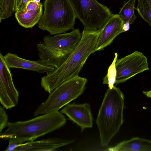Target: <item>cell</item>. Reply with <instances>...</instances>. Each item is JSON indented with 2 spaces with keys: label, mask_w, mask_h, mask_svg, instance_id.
I'll use <instances>...</instances> for the list:
<instances>
[{
  "label": "cell",
  "mask_w": 151,
  "mask_h": 151,
  "mask_svg": "<svg viewBox=\"0 0 151 151\" xmlns=\"http://www.w3.org/2000/svg\"><path fill=\"white\" fill-rule=\"evenodd\" d=\"M100 29L83 30L80 41L67 59L58 68L46 73L40 81L42 87L49 93L62 83L78 74L87 58L96 51Z\"/></svg>",
  "instance_id": "1"
},
{
  "label": "cell",
  "mask_w": 151,
  "mask_h": 151,
  "mask_svg": "<svg viewBox=\"0 0 151 151\" xmlns=\"http://www.w3.org/2000/svg\"><path fill=\"white\" fill-rule=\"evenodd\" d=\"M65 116L58 111L40 115L24 121L9 122L8 129L0 134L1 138L12 139L22 144L31 141L64 126Z\"/></svg>",
  "instance_id": "2"
},
{
  "label": "cell",
  "mask_w": 151,
  "mask_h": 151,
  "mask_svg": "<svg viewBox=\"0 0 151 151\" xmlns=\"http://www.w3.org/2000/svg\"><path fill=\"white\" fill-rule=\"evenodd\" d=\"M124 100L123 93L115 86L104 95L96 121L103 147L108 145L123 123Z\"/></svg>",
  "instance_id": "3"
},
{
  "label": "cell",
  "mask_w": 151,
  "mask_h": 151,
  "mask_svg": "<svg viewBox=\"0 0 151 151\" xmlns=\"http://www.w3.org/2000/svg\"><path fill=\"white\" fill-rule=\"evenodd\" d=\"M81 37L78 29L68 33L46 35L37 47L40 58L45 64L57 68L66 60Z\"/></svg>",
  "instance_id": "4"
},
{
  "label": "cell",
  "mask_w": 151,
  "mask_h": 151,
  "mask_svg": "<svg viewBox=\"0 0 151 151\" xmlns=\"http://www.w3.org/2000/svg\"><path fill=\"white\" fill-rule=\"evenodd\" d=\"M43 5L44 12L38 23L40 29L51 35L73 29L76 17L69 0H45Z\"/></svg>",
  "instance_id": "5"
},
{
  "label": "cell",
  "mask_w": 151,
  "mask_h": 151,
  "mask_svg": "<svg viewBox=\"0 0 151 151\" xmlns=\"http://www.w3.org/2000/svg\"><path fill=\"white\" fill-rule=\"evenodd\" d=\"M87 79L78 76L64 82L49 93L47 99L35 111L34 116L58 111L84 92Z\"/></svg>",
  "instance_id": "6"
},
{
  "label": "cell",
  "mask_w": 151,
  "mask_h": 151,
  "mask_svg": "<svg viewBox=\"0 0 151 151\" xmlns=\"http://www.w3.org/2000/svg\"><path fill=\"white\" fill-rule=\"evenodd\" d=\"M84 30L100 29L112 15L109 9L96 0H69Z\"/></svg>",
  "instance_id": "7"
},
{
  "label": "cell",
  "mask_w": 151,
  "mask_h": 151,
  "mask_svg": "<svg viewBox=\"0 0 151 151\" xmlns=\"http://www.w3.org/2000/svg\"><path fill=\"white\" fill-rule=\"evenodd\" d=\"M115 67L116 85L124 83L136 75L149 70L147 57L137 50L117 59Z\"/></svg>",
  "instance_id": "8"
},
{
  "label": "cell",
  "mask_w": 151,
  "mask_h": 151,
  "mask_svg": "<svg viewBox=\"0 0 151 151\" xmlns=\"http://www.w3.org/2000/svg\"><path fill=\"white\" fill-rule=\"evenodd\" d=\"M19 93L13 82L12 75L5 61L4 56L0 53V101L6 109H11L18 104Z\"/></svg>",
  "instance_id": "9"
},
{
  "label": "cell",
  "mask_w": 151,
  "mask_h": 151,
  "mask_svg": "<svg viewBox=\"0 0 151 151\" xmlns=\"http://www.w3.org/2000/svg\"><path fill=\"white\" fill-rule=\"evenodd\" d=\"M60 112L65 114L70 120L79 126L82 131L92 127L93 118L89 104L69 103Z\"/></svg>",
  "instance_id": "10"
},
{
  "label": "cell",
  "mask_w": 151,
  "mask_h": 151,
  "mask_svg": "<svg viewBox=\"0 0 151 151\" xmlns=\"http://www.w3.org/2000/svg\"><path fill=\"white\" fill-rule=\"evenodd\" d=\"M124 22L118 14H112L101 28L96 43V50L100 51L110 45L122 33Z\"/></svg>",
  "instance_id": "11"
},
{
  "label": "cell",
  "mask_w": 151,
  "mask_h": 151,
  "mask_svg": "<svg viewBox=\"0 0 151 151\" xmlns=\"http://www.w3.org/2000/svg\"><path fill=\"white\" fill-rule=\"evenodd\" d=\"M5 63L10 68H15L32 70L40 73H46L53 71V66L45 63L40 59L37 60H31L22 58L17 55L10 52L4 56Z\"/></svg>",
  "instance_id": "12"
},
{
  "label": "cell",
  "mask_w": 151,
  "mask_h": 151,
  "mask_svg": "<svg viewBox=\"0 0 151 151\" xmlns=\"http://www.w3.org/2000/svg\"><path fill=\"white\" fill-rule=\"evenodd\" d=\"M73 142V140H65L57 138L33 141L22 143L14 151H55L59 147L71 143Z\"/></svg>",
  "instance_id": "13"
},
{
  "label": "cell",
  "mask_w": 151,
  "mask_h": 151,
  "mask_svg": "<svg viewBox=\"0 0 151 151\" xmlns=\"http://www.w3.org/2000/svg\"><path fill=\"white\" fill-rule=\"evenodd\" d=\"M108 149L109 151H151V140L133 137Z\"/></svg>",
  "instance_id": "14"
},
{
  "label": "cell",
  "mask_w": 151,
  "mask_h": 151,
  "mask_svg": "<svg viewBox=\"0 0 151 151\" xmlns=\"http://www.w3.org/2000/svg\"><path fill=\"white\" fill-rule=\"evenodd\" d=\"M42 6L34 10L15 12V17L19 24L26 28H32L38 23L43 14Z\"/></svg>",
  "instance_id": "15"
},
{
  "label": "cell",
  "mask_w": 151,
  "mask_h": 151,
  "mask_svg": "<svg viewBox=\"0 0 151 151\" xmlns=\"http://www.w3.org/2000/svg\"><path fill=\"white\" fill-rule=\"evenodd\" d=\"M136 0H129L128 1H124L123 5L120 9L118 14L124 22V24L128 22L130 24H133L136 18L134 13V6Z\"/></svg>",
  "instance_id": "16"
},
{
  "label": "cell",
  "mask_w": 151,
  "mask_h": 151,
  "mask_svg": "<svg viewBox=\"0 0 151 151\" xmlns=\"http://www.w3.org/2000/svg\"><path fill=\"white\" fill-rule=\"evenodd\" d=\"M136 9L139 15L151 27V0H137Z\"/></svg>",
  "instance_id": "17"
},
{
  "label": "cell",
  "mask_w": 151,
  "mask_h": 151,
  "mask_svg": "<svg viewBox=\"0 0 151 151\" xmlns=\"http://www.w3.org/2000/svg\"><path fill=\"white\" fill-rule=\"evenodd\" d=\"M15 0H0V22L11 17L14 12Z\"/></svg>",
  "instance_id": "18"
},
{
  "label": "cell",
  "mask_w": 151,
  "mask_h": 151,
  "mask_svg": "<svg viewBox=\"0 0 151 151\" xmlns=\"http://www.w3.org/2000/svg\"><path fill=\"white\" fill-rule=\"evenodd\" d=\"M114 55L112 63L108 68L107 74L103 78V83L108 84L110 89H112L114 87L116 81V70L115 63L117 60L118 55L117 52L115 53Z\"/></svg>",
  "instance_id": "19"
},
{
  "label": "cell",
  "mask_w": 151,
  "mask_h": 151,
  "mask_svg": "<svg viewBox=\"0 0 151 151\" xmlns=\"http://www.w3.org/2000/svg\"><path fill=\"white\" fill-rule=\"evenodd\" d=\"M4 107L0 106V134L8 123V116L5 111Z\"/></svg>",
  "instance_id": "20"
},
{
  "label": "cell",
  "mask_w": 151,
  "mask_h": 151,
  "mask_svg": "<svg viewBox=\"0 0 151 151\" xmlns=\"http://www.w3.org/2000/svg\"><path fill=\"white\" fill-rule=\"evenodd\" d=\"M32 0H15L14 12H20L26 7L28 3Z\"/></svg>",
  "instance_id": "21"
},
{
  "label": "cell",
  "mask_w": 151,
  "mask_h": 151,
  "mask_svg": "<svg viewBox=\"0 0 151 151\" xmlns=\"http://www.w3.org/2000/svg\"><path fill=\"white\" fill-rule=\"evenodd\" d=\"M43 5L41 3H37L32 1L29 2L26 7L20 12H24L26 11L36 10L39 9Z\"/></svg>",
  "instance_id": "22"
},
{
  "label": "cell",
  "mask_w": 151,
  "mask_h": 151,
  "mask_svg": "<svg viewBox=\"0 0 151 151\" xmlns=\"http://www.w3.org/2000/svg\"><path fill=\"white\" fill-rule=\"evenodd\" d=\"M9 141V143L8 147L5 151H14L15 149L19 146L22 144H20L13 139H10Z\"/></svg>",
  "instance_id": "23"
},
{
  "label": "cell",
  "mask_w": 151,
  "mask_h": 151,
  "mask_svg": "<svg viewBox=\"0 0 151 151\" xmlns=\"http://www.w3.org/2000/svg\"><path fill=\"white\" fill-rule=\"evenodd\" d=\"M130 28V24L128 22H126L123 24L122 32H125L129 30Z\"/></svg>",
  "instance_id": "24"
},
{
  "label": "cell",
  "mask_w": 151,
  "mask_h": 151,
  "mask_svg": "<svg viewBox=\"0 0 151 151\" xmlns=\"http://www.w3.org/2000/svg\"><path fill=\"white\" fill-rule=\"evenodd\" d=\"M143 93L147 97L151 98V91H143Z\"/></svg>",
  "instance_id": "25"
},
{
  "label": "cell",
  "mask_w": 151,
  "mask_h": 151,
  "mask_svg": "<svg viewBox=\"0 0 151 151\" xmlns=\"http://www.w3.org/2000/svg\"><path fill=\"white\" fill-rule=\"evenodd\" d=\"M32 1L37 3H40V0H32Z\"/></svg>",
  "instance_id": "26"
},
{
  "label": "cell",
  "mask_w": 151,
  "mask_h": 151,
  "mask_svg": "<svg viewBox=\"0 0 151 151\" xmlns=\"http://www.w3.org/2000/svg\"><path fill=\"white\" fill-rule=\"evenodd\" d=\"M150 91H151V90H150Z\"/></svg>",
  "instance_id": "27"
},
{
  "label": "cell",
  "mask_w": 151,
  "mask_h": 151,
  "mask_svg": "<svg viewBox=\"0 0 151 151\" xmlns=\"http://www.w3.org/2000/svg\"></svg>",
  "instance_id": "28"
}]
</instances>
